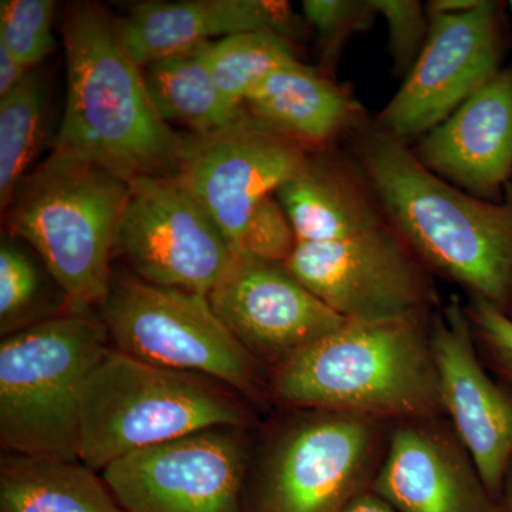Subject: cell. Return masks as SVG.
Returning <instances> with one entry per match:
<instances>
[{
  "instance_id": "1",
  "label": "cell",
  "mask_w": 512,
  "mask_h": 512,
  "mask_svg": "<svg viewBox=\"0 0 512 512\" xmlns=\"http://www.w3.org/2000/svg\"><path fill=\"white\" fill-rule=\"evenodd\" d=\"M359 133L357 170L414 254L512 318V183L501 200H483L431 173L379 127Z\"/></svg>"
},
{
  "instance_id": "2",
  "label": "cell",
  "mask_w": 512,
  "mask_h": 512,
  "mask_svg": "<svg viewBox=\"0 0 512 512\" xmlns=\"http://www.w3.org/2000/svg\"><path fill=\"white\" fill-rule=\"evenodd\" d=\"M62 37L67 97L52 153L99 165L130 185L175 177L190 136L161 119L106 9L67 6Z\"/></svg>"
},
{
  "instance_id": "3",
  "label": "cell",
  "mask_w": 512,
  "mask_h": 512,
  "mask_svg": "<svg viewBox=\"0 0 512 512\" xmlns=\"http://www.w3.org/2000/svg\"><path fill=\"white\" fill-rule=\"evenodd\" d=\"M272 394L296 409L386 423L444 417L430 323H353L276 366Z\"/></svg>"
},
{
  "instance_id": "4",
  "label": "cell",
  "mask_w": 512,
  "mask_h": 512,
  "mask_svg": "<svg viewBox=\"0 0 512 512\" xmlns=\"http://www.w3.org/2000/svg\"><path fill=\"white\" fill-rule=\"evenodd\" d=\"M130 195V184L99 165L52 153L23 178L6 210L10 234L35 249L73 311H89L109 293Z\"/></svg>"
},
{
  "instance_id": "5",
  "label": "cell",
  "mask_w": 512,
  "mask_h": 512,
  "mask_svg": "<svg viewBox=\"0 0 512 512\" xmlns=\"http://www.w3.org/2000/svg\"><path fill=\"white\" fill-rule=\"evenodd\" d=\"M247 423L244 407L208 377L107 349L84 386L79 458L93 470H104L136 451Z\"/></svg>"
},
{
  "instance_id": "6",
  "label": "cell",
  "mask_w": 512,
  "mask_h": 512,
  "mask_svg": "<svg viewBox=\"0 0 512 512\" xmlns=\"http://www.w3.org/2000/svg\"><path fill=\"white\" fill-rule=\"evenodd\" d=\"M106 326L89 311L53 316L0 345V441L23 456L79 458L87 379L107 352Z\"/></svg>"
},
{
  "instance_id": "7",
  "label": "cell",
  "mask_w": 512,
  "mask_h": 512,
  "mask_svg": "<svg viewBox=\"0 0 512 512\" xmlns=\"http://www.w3.org/2000/svg\"><path fill=\"white\" fill-rule=\"evenodd\" d=\"M99 308L114 349L148 365L208 377L251 399L261 396L254 357L208 296L116 275Z\"/></svg>"
},
{
  "instance_id": "8",
  "label": "cell",
  "mask_w": 512,
  "mask_h": 512,
  "mask_svg": "<svg viewBox=\"0 0 512 512\" xmlns=\"http://www.w3.org/2000/svg\"><path fill=\"white\" fill-rule=\"evenodd\" d=\"M306 412L266 451L252 512H340L372 488L392 424Z\"/></svg>"
},
{
  "instance_id": "9",
  "label": "cell",
  "mask_w": 512,
  "mask_h": 512,
  "mask_svg": "<svg viewBox=\"0 0 512 512\" xmlns=\"http://www.w3.org/2000/svg\"><path fill=\"white\" fill-rule=\"evenodd\" d=\"M286 269L353 323H430L437 305L429 268L392 224L333 242H298Z\"/></svg>"
},
{
  "instance_id": "10",
  "label": "cell",
  "mask_w": 512,
  "mask_h": 512,
  "mask_svg": "<svg viewBox=\"0 0 512 512\" xmlns=\"http://www.w3.org/2000/svg\"><path fill=\"white\" fill-rule=\"evenodd\" d=\"M429 19L420 55L377 117L380 130L404 143L426 136L503 70L500 2L481 0L470 12Z\"/></svg>"
},
{
  "instance_id": "11",
  "label": "cell",
  "mask_w": 512,
  "mask_h": 512,
  "mask_svg": "<svg viewBox=\"0 0 512 512\" xmlns=\"http://www.w3.org/2000/svg\"><path fill=\"white\" fill-rule=\"evenodd\" d=\"M116 254L148 284L205 296L235 259L217 222L175 177L131 184Z\"/></svg>"
},
{
  "instance_id": "12",
  "label": "cell",
  "mask_w": 512,
  "mask_h": 512,
  "mask_svg": "<svg viewBox=\"0 0 512 512\" xmlns=\"http://www.w3.org/2000/svg\"><path fill=\"white\" fill-rule=\"evenodd\" d=\"M308 148L247 109L210 136H190L177 178L214 218L232 249L255 208L311 160Z\"/></svg>"
},
{
  "instance_id": "13",
  "label": "cell",
  "mask_w": 512,
  "mask_h": 512,
  "mask_svg": "<svg viewBox=\"0 0 512 512\" xmlns=\"http://www.w3.org/2000/svg\"><path fill=\"white\" fill-rule=\"evenodd\" d=\"M245 456L221 427L128 454L101 478L123 512H242Z\"/></svg>"
},
{
  "instance_id": "14",
  "label": "cell",
  "mask_w": 512,
  "mask_h": 512,
  "mask_svg": "<svg viewBox=\"0 0 512 512\" xmlns=\"http://www.w3.org/2000/svg\"><path fill=\"white\" fill-rule=\"evenodd\" d=\"M444 417L500 503L512 461V394L485 370L466 305L457 296L430 322Z\"/></svg>"
},
{
  "instance_id": "15",
  "label": "cell",
  "mask_w": 512,
  "mask_h": 512,
  "mask_svg": "<svg viewBox=\"0 0 512 512\" xmlns=\"http://www.w3.org/2000/svg\"><path fill=\"white\" fill-rule=\"evenodd\" d=\"M212 309L251 356L276 366L345 325L281 262L237 255L208 295Z\"/></svg>"
},
{
  "instance_id": "16",
  "label": "cell",
  "mask_w": 512,
  "mask_h": 512,
  "mask_svg": "<svg viewBox=\"0 0 512 512\" xmlns=\"http://www.w3.org/2000/svg\"><path fill=\"white\" fill-rule=\"evenodd\" d=\"M370 491L396 512H501L444 417L393 423Z\"/></svg>"
},
{
  "instance_id": "17",
  "label": "cell",
  "mask_w": 512,
  "mask_h": 512,
  "mask_svg": "<svg viewBox=\"0 0 512 512\" xmlns=\"http://www.w3.org/2000/svg\"><path fill=\"white\" fill-rule=\"evenodd\" d=\"M413 151L447 183L501 200L512 183V67L495 74Z\"/></svg>"
},
{
  "instance_id": "18",
  "label": "cell",
  "mask_w": 512,
  "mask_h": 512,
  "mask_svg": "<svg viewBox=\"0 0 512 512\" xmlns=\"http://www.w3.org/2000/svg\"><path fill=\"white\" fill-rule=\"evenodd\" d=\"M121 45L140 67L201 45L215 37L275 32L293 40L301 20L286 2L268 0H178L141 2L114 19Z\"/></svg>"
},
{
  "instance_id": "19",
  "label": "cell",
  "mask_w": 512,
  "mask_h": 512,
  "mask_svg": "<svg viewBox=\"0 0 512 512\" xmlns=\"http://www.w3.org/2000/svg\"><path fill=\"white\" fill-rule=\"evenodd\" d=\"M245 109L306 148L326 147L362 123V110L348 90L299 60L256 84Z\"/></svg>"
},
{
  "instance_id": "20",
  "label": "cell",
  "mask_w": 512,
  "mask_h": 512,
  "mask_svg": "<svg viewBox=\"0 0 512 512\" xmlns=\"http://www.w3.org/2000/svg\"><path fill=\"white\" fill-rule=\"evenodd\" d=\"M276 198L298 242H333L390 224L357 167L311 157Z\"/></svg>"
},
{
  "instance_id": "21",
  "label": "cell",
  "mask_w": 512,
  "mask_h": 512,
  "mask_svg": "<svg viewBox=\"0 0 512 512\" xmlns=\"http://www.w3.org/2000/svg\"><path fill=\"white\" fill-rule=\"evenodd\" d=\"M2 512H123L103 478L82 461L15 456L0 471Z\"/></svg>"
},
{
  "instance_id": "22",
  "label": "cell",
  "mask_w": 512,
  "mask_h": 512,
  "mask_svg": "<svg viewBox=\"0 0 512 512\" xmlns=\"http://www.w3.org/2000/svg\"><path fill=\"white\" fill-rule=\"evenodd\" d=\"M211 43L141 67L147 92L161 119L190 128L192 136H210L245 111L232 109L218 90L208 60Z\"/></svg>"
},
{
  "instance_id": "23",
  "label": "cell",
  "mask_w": 512,
  "mask_h": 512,
  "mask_svg": "<svg viewBox=\"0 0 512 512\" xmlns=\"http://www.w3.org/2000/svg\"><path fill=\"white\" fill-rule=\"evenodd\" d=\"M46 76L32 70L25 82L0 97V208L8 210L30 173L45 137Z\"/></svg>"
},
{
  "instance_id": "24",
  "label": "cell",
  "mask_w": 512,
  "mask_h": 512,
  "mask_svg": "<svg viewBox=\"0 0 512 512\" xmlns=\"http://www.w3.org/2000/svg\"><path fill=\"white\" fill-rule=\"evenodd\" d=\"M208 60L222 97L232 109L242 110L256 84L275 70L298 62V57L292 40L261 30L214 40Z\"/></svg>"
},
{
  "instance_id": "25",
  "label": "cell",
  "mask_w": 512,
  "mask_h": 512,
  "mask_svg": "<svg viewBox=\"0 0 512 512\" xmlns=\"http://www.w3.org/2000/svg\"><path fill=\"white\" fill-rule=\"evenodd\" d=\"M56 9L53 0H2L0 45L29 69H36L55 50Z\"/></svg>"
},
{
  "instance_id": "26",
  "label": "cell",
  "mask_w": 512,
  "mask_h": 512,
  "mask_svg": "<svg viewBox=\"0 0 512 512\" xmlns=\"http://www.w3.org/2000/svg\"><path fill=\"white\" fill-rule=\"evenodd\" d=\"M298 245L288 215L276 195L262 201L245 225L234 252L262 261L285 264Z\"/></svg>"
},
{
  "instance_id": "27",
  "label": "cell",
  "mask_w": 512,
  "mask_h": 512,
  "mask_svg": "<svg viewBox=\"0 0 512 512\" xmlns=\"http://www.w3.org/2000/svg\"><path fill=\"white\" fill-rule=\"evenodd\" d=\"M306 22L318 32L325 59L338 55L350 36L376 18L372 0H303Z\"/></svg>"
},
{
  "instance_id": "28",
  "label": "cell",
  "mask_w": 512,
  "mask_h": 512,
  "mask_svg": "<svg viewBox=\"0 0 512 512\" xmlns=\"http://www.w3.org/2000/svg\"><path fill=\"white\" fill-rule=\"evenodd\" d=\"M372 5L386 20L394 62L409 72L429 33L426 6L416 0H372Z\"/></svg>"
},
{
  "instance_id": "29",
  "label": "cell",
  "mask_w": 512,
  "mask_h": 512,
  "mask_svg": "<svg viewBox=\"0 0 512 512\" xmlns=\"http://www.w3.org/2000/svg\"><path fill=\"white\" fill-rule=\"evenodd\" d=\"M466 305L477 348L512 386V318L483 299L470 296Z\"/></svg>"
},
{
  "instance_id": "30",
  "label": "cell",
  "mask_w": 512,
  "mask_h": 512,
  "mask_svg": "<svg viewBox=\"0 0 512 512\" xmlns=\"http://www.w3.org/2000/svg\"><path fill=\"white\" fill-rule=\"evenodd\" d=\"M39 291V276L25 252L8 241L0 247V319L2 329L28 311Z\"/></svg>"
},
{
  "instance_id": "31",
  "label": "cell",
  "mask_w": 512,
  "mask_h": 512,
  "mask_svg": "<svg viewBox=\"0 0 512 512\" xmlns=\"http://www.w3.org/2000/svg\"><path fill=\"white\" fill-rule=\"evenodd\" d=\"M30 73L32 69L19 62L5 46L0 45V97L15 90L19 84L25 82Z\"/></svg>"
},
{
  "instance_id": "32",
  "label": "cell",
  "mask_w": 512,
  "mask_h": 512,
  "mask_svg": "<svg viewBox=\"0 0 512 512\" xmlns=\"http://www.w3.org/2000/svg\"><path fill=\"white\" fill-rule=\"evenodd\" d=\"M481 0H433L427 3V15H461L480 5Z\"/></svg>"
},
{
  "instance_id": "33",
  "label": "cell",
  "mask_w": 512,
  "mask_h": 512,
  "mask_svg": "<svg viewBox=\"0 0 512 512\" xmlns=\"http://www.w3.org/2000/svg\"><path fill=\"white\" fill-rule=\"evenodd\" d=\"M340 512H396L372 491L360 494Z\"/></svg>"
},
{
  "instance_id": "34",
  "label": "cell",
  "mask_w": 512,
  "mask_h": 512,
  "mask_svg": "<svg viewBox=\"0 0 512 512\" xmlns=\"http://www.w3.org/2000/svg\"><path fill=\"white\" fill-rule=\"evenodd\" d=\"M501 512H512V461L505 474L503 490L500 495Z\"/></svg>"
},
{
  "instance_id": "35",
  "label": "cell",
  "mask_w": 512,
  "mask_h": 512,
  "mask_svg": "<svg viewBox=\"0 0 512 512\" xmlns=\"http://www.w3.org/2000/svg\"><path fill=\"white\" fill-rule=\"evenodd\" d=\"M508 8H510L511 12H512V0L510 3H508Z\"/></svg>"
}]
</instances>
